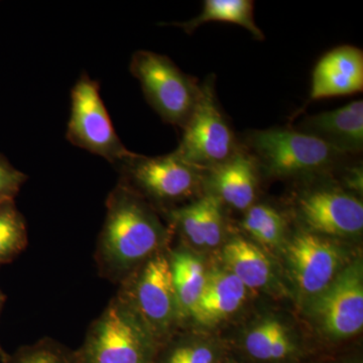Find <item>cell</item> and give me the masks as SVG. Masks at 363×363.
Returning <instances> with one entry per match:
<instances>
[{"instance_id":"cell-1","label":"cell","mask_w":363,"mask_h":363,"mask_svg":"<svg viewBox=\"0 0 363 363\" xmlns=\"http://www.w3.org/2000/svg\"><path fill=\"white\" fill-rule=\"evenodd\" d=\"M167 233L143 197L118 183L106 200L95 262L100 276L121 285L150 257L162 252Z\"/></svg>"},{"instance_id":"cell-2","label":"cell","mask_w":363,"mask_h":363,"mask_svg":"<svg viewBox=\"0 0 363 363\" xmlns=\"http://www.w3.org/2000/svg\"><path fill=\"white\" fill-rule=\"evenodd\" d=\"M161 345L130 306L114 296L75 350L78 363H156Z\"/></svg>"},{"instance_id":"cell-3","label":"cell","mask_w":363,"mask_h":363,"mask_svg":"<svg viewBox=\"0 0 363 363\" xmlns=\"http://www.w3.org/2000/svg\"><path fill=\"white\" fill-rule=\"evenodd\" d=\"M160 345L181 320L168 253H157L119 285L116 293Z\"/></svg>"},{"instance_id":"cell-4","label":"cell","mask_w":363,"mask_h":363,"mask_svg":"<svg viewBox=\"0 0 363 363\" xmlns=\"http://www.w3.org/2000/svg\"><path fill=\"white\" fill-rule=\"evenodd\" d=\"M130 72L142 85L150 106L164 123L185 128L201 94V86L164 55L138 51Z\"/></svg>"},{"instance_id":"cell-5","label":"cell","mask_w":363,"mask_h":363,"mask_svg":"<svg viewBox=\"0 0 363 363\" xmlns=\"http://www.w3.org/2000/svg\"><path fill=\"white\" fill-rule=\"evenodd\" d=\"M247 143L255 152L252 157L277 177L320 172L345 157L315 136L286 128L253 131Z\"/></svg>"},{"instance_id":"cell-6","label":"cell","mask_w":363,"mask_h":363,"mask_svg":"<svg viewBox=\"0 0 363 363\" xmlns=\"http://www.w3.org/2000/svg\"><path fill=\"white\" fill-rule=\"evenodd\" d=\"M67 138L72 145L119 166L135 156L117 135L100 96L98 82L83 74L71 92Z\"/></svg>"},{"instance_id":"cell-7","label":"cell","mask_w":363,"mask_h":363,"mask_svg":"<svg viewBox=\"0 0 363 363\" xmlns=\"http://www.w3.org/2000/svg\"><path fill=\"white\" fill-rule=\"evenodd\" d=\"M175 154L197 168L212 169L238 152L233 131L222 116L213 85L201 86L198 104L185 128Z\"/></svg>"},{"instance_id":"cell-8","label":"cell","mask_w":363,"mask_h":363,"mask_svg":"<svg viewBox=\"0 0 363 363\" xmlns=\"http://www.w3.org/2000/svg\"><path fill=\"white\" fill-rule=\"evenodd\" d=\"M116 169L121 176L119 183L159 202L186 199L194 194L201 181L202 169L175 152L157 157L135 154Z\"/></svg>"},{"instance_id":"cell-9","label":"cell","mask_w":363,"mask_h":363,"mask_svg":"<svg viewBox=\"0 0 363 363\" xmlns=\"http://www.w3.org/2000/svg\"><path fill=\"white\" fill-rule=\"evenodd\" d=\"M314 312L325 333L333 339L352 337L363 327V272L360 260L339 272L317 296Z\"/></svg>"},{"instance_id":"cell-10","label":"cell","mask_w":363,"mask_h":363,"mask_svg":"<svg viewBox=\"0 0 363 363\" xmlns=\"http://www.w3.org/2000/svg\"><path fill=\"white\" fill-rule=\"evenodd\" d=\"M291 271L300 290L320 295L340 271L342 253L337 245L313 233H298L288 247Z\"/></svg>"},{"instance_id":"cell-11","label":"cell","mask_w":363,"mask_h":363,"mask_svg":"<svg viewBox=\"0 0 363 363\" xmlns=\"http://www.w3.org/2000/svg\"><path fill=\"white\" fill-rule=\"evenodd\" d=\"M298 211L306 225L319 235H357L363 229L362 202L341 191L309 193L301 198Z\"/></svg>"},{"instance_id":"cell-12","label":"cell","mask_w":363,"mask_h":363,"mask_svg":"<svg viewBox=\"0 0 363 363\" xmlns=\"http://www.w3.org/2000/svg\"><path fill=\"white\" fill-rule=\"evenodd\" d=\"M363 90V54L352 45H341L324 55L312 74L310 99L345 96Z\"/></svg>"},{"instance_id":"cell-13","label":"cell","mask_w":363,"mask_h":363,"mask_svg":"<svg viewBox=\"0 0 363 363\" xmlns=\"http://www.w3.org/2000/svg\"><path fill=\"white\" fill-rule=\"evenodd\" d=\"M298 128L345 156L359 154L363 149V101L357 100L340 108L307 117Z\"/></svg>"},{"instance_id":"cell-14","label":"cell","mask_w":363,"mask_h":363,"mask_svg":"<svg viewBox=\"0 0 363 363\" xmlns=\"http://www.w3.org/2000/svg\"><path fill=\"white\" fill-rule=\"evenodd\" d=\"M216 197L238 210L252 207L257 190L255 157L238 150L233 157L210 169Z\"/></svg>"},{"instance_id":"cell-15","label":"cell","mask_w":363,"mask_h":363,"mask_svg":"<svg viewBox=\"0 0 363 363\" xmlns=\"http://www.w3.org/2000/svg\"><path fill=\"white\" fill-rule=\"evenodd\" d=\"M247 298V288L229 271L213 269L190 316L202 324H215L238 311Z\"/></svg>"},{"instance_id":"cell-16","label":"cell","mask_w":363,"mask_h":363,"mask_svg":"<svg viewBox=\"0 0 363 363\" xmlns=\"http://www.w3.org/2000/svg\"><path fill=\"white\" fill-rule=\"evenodd\" d=\"M227 271L233 274L245 288H266L274 279V269L266 253L243 238H234L224 247Z\"/></svg>"},{"instance_id":"cell-17","label":"cell","mask_w":363,"mask_h":363,"mask_svg":"<svg viewBox=\"0 0 363 363\" xmlns=\"http://www.w3.org/2000/svg\"><path fill=\"white\" fill-rule=\"evenodd\" d=\"M169 259L182 319L190 316L197 305L206 285L207 272L201 260L185 250L169 253Z\"/></svg>"},{"instance_id":"cell-18","label":"cell","mask_w":363,"mask_h":363,"mask_svg":"<svg viewBox=\"0 0 363 363\" xmlns=\"http://www.w3.org/2000/svg\"><path fill=\"white\" fill-rule=\"evenodd\" d=\"M255 4L252 0H206L201 13L193 20L171 25L180 26L187 33L210 21L234 23L247 28L257 40H264V33L257 26L253 16Z\"/></svg>"},{"instance_id":"cell-19","label":"cell","mask_w":363,"mask_h":363,"mask_svg":"<svg viewBox=\"0 0 363 363\" xmlns=\"http://www.w3.org/2000/svg\"><path fill=\"white\" fill-rule=\"evenodd\" d=\"M245 350L262 362H279L295 353V345L285 327L276 320H267L252 329L245 341Z\"/></svg>"},{"instance_id":"cell-20","label":"cell","mask_w":363,"mask_h":363,"mask_svg":"<svg viewBox=\"0 0 363 363\" xmlns=\"http://www.w3.org/2000/svg\"><path fill=\"white\" fill-rule=\"evenodd\" d=\"M28 245V225L16 202H0V267L18 259Z\"/></svg>"},{"instance_id":"cell-21","label":"cell","mask_w":363,"mask_h":363,"mask_svg":"<svg viewBox=\"0 0 363 363\" xmlns=\"http://www.w3.org/2000/svg\"><path fill=\"white\" fill-rule=\"evenodd\" d=\"M242 227L255 240L264 245L278 247L284 240L286 222L274 208L255 205L248 208Z\"/></svg>"},{"instance_id":"cell-22","label":"cell","mask_w":363,"mask_h":363,"mask_svg":"<svg viewBox=\"0 0 363 363\" xmlns=\"http://www.w3.org/2000/svg\"><path fill=\"white\" fill-rule=\"evenodd\" d=\"M1 363H78L75 350L56 339L44 337L21 346Z\"/></svg>"},{"instance_id":"cell-23","label":"cell","mask_w":363,"mask_h":363,"mask_svg":"<svg viewBox=\"0 0 363 363\" xmlns=\"http://www.w3.org/2000/svg\"><path fill=\"white\" fill-rule=\"evenodd\" d=\"M214 348L198 341H180L160 350L156 363H217Z\"/></svg>"},{"instance_id":"cell-24","label":"cell","mask_w":363,"mask_h":363,"mask_svg":"<svg viewBox=\"0 0 363 363\" xmlns=\"http://www.w3.org/2000/svg\"><path fill=\"white\" fill-rule=\"evenodd\" d=\"M202 234L205 247H214L220 243L223 233L221 201L215 195L201 198Z\"/></svg>"},{"instance_id":"cell-25","label":"cell","mask_w":363,"mask_h":363,"mask_svg":"<svg viewBox=\"0 0 363 363\" xmlns=\"http://www.w3.org/2000/svg\"><path fill=\"white\" fill-rule=\"evenodd\" d=\"M28 176L14 168L6 157L0 155V202L14 200Z\"/></svg>"},{"instance_id":"cell-26","label":"cell","mask_w":363,"mask_h":363,"mask_svg":"<svg viewBox=\"0 0 363 363\" xmlns=\"http://www.w3.org/2000/svg\"><path fill=\"white\" fill-rule=\"evenodd\" d=\"M6 298V295H4V292L1 291V289H0V313H1L2 308H4ZM9 353H6V351L4 350L1 344H0V362H6V358L9 357Z\"/></svg>"},{"instance_id":"cell-27","label":"cell","mask_w":363,"mask_h":363,"mask_svg":"<svg viewBox=\"0 0 363 363\" xmlns=\"http://www.w3.org/2000/svg\"><path fill=\"white\" fill-rule=\"evenodd\" d=\"M348 363H362L360 362H348Z\"/></svg>"}]
</instances>
